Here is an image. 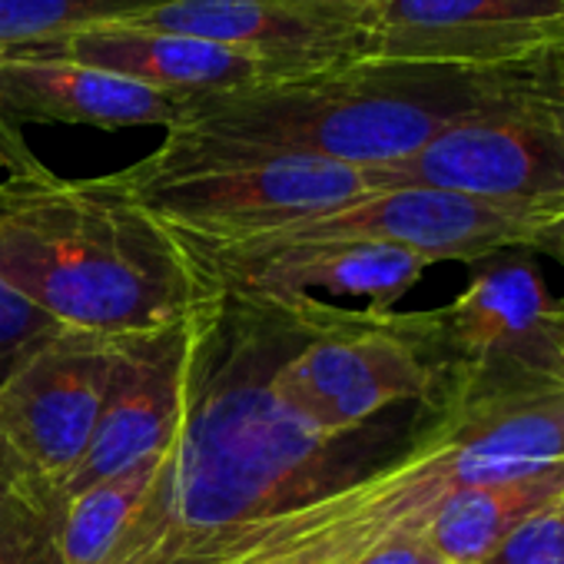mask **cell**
<instances>
[{
  "label": "cell",
  "instance_id": "obj_1",
  "mask_svg": "<svg viewBox=\"0 0 564 564\" xmlns=\"http://www.w3.org/2000/svg\"><path fill=\"white\" fill-rule=\"evenodd\" d=\"M329 313L316 296H246L193 279L183 422L104 564H203L376 468L356 445L369 425L326 435L275 392L279 369Z\"/></svg>",
  "mask_w": 564,
  "mask_h": 564
},
{
  "label": "cell",
  "instance_id": "obj_2",
  "mask_svg": "<svg viewBox=\"0 0 564 564\" xmlns=\"http://www.w3.org/2000/svg\"><path fill=\"white\" fill-rule=\"evenodd\" d=\"M0 279L64 329L123 339L176 323L193 279L120 173H51L0 123Z\"/></svg>",
  "mask_w": 564,
  "mask_h": 564
},
{
  "label": "cell",
  "instance_id": "obj_3",
  "mask_svg": "<svg viewBox=\"0 0 564 564\" xmlns=\"http://www.w3.org/2000/svg\"><path fill=\"white\" fill-rule=\"evenodd\" d=\"M551 61L475 70L415 61H352L333 70L265 80L180 107L186 140L272 156H316L359 170L415 156L448 127L508 107L547 80Z\"/></svg>",
  "mask_w": 564,
  "mask_h": 564
},
{
  "label": "cell",
  "instance_id": "obj_4",
  "mask_svg": "<svg viewBox=\"0 0 564 564\" xmlns=\"http://www.w3.org/2000/svg\"><path fill=\"white\" fill-rule=\"evenodd\" d=\"M120 176L156 223L196 236H252L372 193L359 166L246 153L180 133H166L160 150Z\"/></svg>",
  "mask_w": 564,
  "mask_h": 564
},
{
  "label": "cell",
  "instance_id": "obj_5",
  "mask_svg": "<svg viewBox=\"0 0 564 564\" xmlns=\"http://www.w3.org/2000/svg\"><path fill=\"white\" fill-rule=\"evenodd\" d=\"M409 319L435 372L429 415L564 392V296L524 262L488 269L448 306Z\"/></svg>",
  "mask_w": 564,
  "mask_h": 564
},
{
  "label": "cell",
  "instance_id": "obj_6",
  "mask_svg": "<svg viewBox=\"0 0 564 564\" xmlns=\"http://www.w3.org/2000/svg\"><path fill=\"white\" fill-rule=\"evenodd\" d=\"M275 392L326 435H356L386 409L432 405L435 372L409 313L333 306L275 376Z\"/></svg>",
  "mask_w": 564,
  "mask_h": 564
},
{
  "label": "cell",
  "instance_id": "obj_7",
  "mask_svg": "<svg viewBox=\"0 0 564 564\" xmlns=\"http://www.w3.org/2000/svg\"><path fill=\"white\" fill-rule=\"evenodd\" d=\"M551 87L554 64L528 97L448 127L409 160L366 170L372 193L435 186L505 203H564V113Z\"/></svg>",
  "mask_w": 564,
  "mask_h": 564
},
{
  "label": "cell",
  "instance_id": "obj_8",
  "mask_svg": "<svg viewBox=\"0 0 564 564\" xmlns=\"http://www.w3.org/2000/svg\"><path fill=\"white\" fill-rule=\"evenodd\" d=\"M163 226V223H160ZM189 275L203 286L296 300L313 290L362 296L369 310L392 306L425 275L415 252L359 239H290V236H196L163 226Z\"/></svg>",
  "mask_w": 564,
  "mask_h": 564
},
{
  "label": "cell",
  "instance_id": "obj_9",
  "mask_svg": "<svg viewBox=\"0 0 564 564\" xmlns=\"http://www.w3.org/2000/svg\"><path fill=\"white\" fill-rule=\"evenodd\" d=\"M561 216L564 203H505L435 186H392L252 236L382 242L435 265L445 259L478 262L505 249L531 252L534 239Z\"/></svg>",
  "mask_w": 564,
  "mask_h": 564
},
{
  "label": "cell",
  "instance_id": "obj_10",
  "mask_svg": "<svg viewBox=\"0 0 564 564\" xmlns=\"http://www.w3.org/2000/svg\"><path fill=\"white\" fill-rule=\"evenodd\" d=\"M564 57V0H372L366 61L475 70Z\"/></svg>",
  "mask_w": 564,
  "mask_h": 564
},
{
  "label": "cell",
  "instance_id": "obj_11",
  "mask_svg": "<svg viewBox=\"0 0 564 564\" xmlns=\"http://www.w3.org/2000/svg\"><path fill=\"white\" fill-rule=\"evenodd\" d=\"M110 366L113 339L61 329L0 386V432L57 495L90 448Z\"/></svg>",
  "mask_w": 564,
  "mask_h": 564
},
{
  "label": "cell",
  "instance_id": "obj_12",
  "mask_svg": "<svg viewBox=\"0 0 564 564\" xmlns=\"http://www.w3.org/2000/svg\"><path fill=\"white\" fill-rule=\"evenodd\" d=\"M123 24L232 47L275 80L366 61V8L352 0H173Z\"/></svg>",
  "mask_w": 564,
  "mask_h": 564
},
{
  "label": "cell",
  "instance_id": "obj_13",
  "mask_svg": "<svg viewBox=\"0 0 564 564\" xmlns=\"http://www.w3.org/2000/svg\"><path fill=\"white\" fill-rule=\"evenodd\" d=\"M189 310V306H186ZM189 362L186 313L160 329L113 339V366L90 448L64 488V501L84 488L163 455L183 422Z\"/></svg>",
  "mask_w": 564,
  "mask_h": 564
},
{
  "label": "cell",
  "instance_id": "obj_14",
  "mask_svg": "<svg viewBox=\"0 0 564 564\" xmlns=\"http://www.w3.org/2000/svg\"><path fill=\"white\" fill-rule=\"evenodd\" d=\"M0 57H37V61H70L94 70L117 74L123 80L143 84L180 104L275 80L265 64L232 47L156 31L143 24H94L54 41L28 44Z\"/></svg>",
  "mask_w": 564,
  "mask_h": 564
},
{
  "label": "cell",
  "instance_id": "obj_15",
  "mask_svg": "<svg viewBox=\"0 0 564 564\" xmlns=\"http://www.w3.org/2000/svg\"><path fill=\"white\" fill-rule=\"evenodd\" d=\"M180 100L70 61L0 57V123H77L97 130L176 127Z\"/></svg>",
  "mask_w": 564,
  "mask_h": 564
},
{
  "label": "cell",
  "instance_id": "obj_16",
  "mask_svg": "<svg viewBox=\"0 0 564 564\" xmlns=\"http://www.w3.org/2000/svg\"><path fill=\"white\" fill-rule=\"evenodd\" d=\"M564 495V462L541 471L475 485L452 495L422 528V538L448 564L485 561L521 521L544 511Z\"/></svg>",
  "mask_w": 564,
  "mask_h": 564
},
{
  "label": "cell",
  "instance_id": "obj_17",
  "mask_svg": "<svg viewBox=\"0 0 564 564\" xmlns=\"http://www.w3.org/2000/svg\"><path fill=\"white\" fill-rule=\"evenodd\" d=\"M160 455L143 458L127 471H117L80 495L64 501L61 531H57V554L61 564H104L107 554L123 538L130 518L137 514L140 501L147 498Z\"/></svg>",
  "mask_w": 564,
  "mask_h": 564
},
{
  "label": "cell",
  "instance_id": "obj_18",
  "mask_svg": "<svg viewBox=\"0 0 564 564\" xmlns=\"http://www.w3.org/2000/svg\"><path fill=\"white\" fill-rule=\"evenodd\" d=\"M163 4L173 0H0V54L94 24L137 21Z\"/></svg>",
  "mask_w": 564,
  "mask_h": 564
},
{
  "label": "cell",
  "instance_id": "obj_19",
  "mask_svg": "<svg viewBox=\"0 0 564 564\" xmlns=\"http://www.w3.org/2000/svg\"><path fill=\"white\" fill-rule=\"evenodd\" d=\"M64 498L44 485L0 432V551L61 524Z\"/></svg>",
  "mask_w": 564,
  "mask_h": 564
},
{
  "label": "cell",
  "instance_id": "obj_20",
  "mask_svg": "<svg viewBox=\"0 0 564 564\" xmlns=\"http://www.w3.org/2000/svg\"><path fill=\"white\" fill-rule=\"evenodd\" d=\"M64 326L41 313L34 303L18 296L4 279H0V386L4 379L34 356L44 343H51Z\"/></svg>",
  "mask_w": 564,
  "mask_h": 564
},
{
  "label": "cell",
  "instance_id": "obj_21",
  "mask_svg": "<svg viewBox=\"0 0 564 564\" xmlns=\"http://www.w3.org/2000/svg\"><path fill=\"white\" fill-rule=\"evenodd\" d=\"M478 564H564V495L521 521Z\"/></svg>",
  "mask_w": 564,
  "mask_h": 564
},
{
  "label": "cell",
  "instance_id": "obj_22",
  "mask_svg": "<svg viewBox=\"0 0 564 564\" xmlns=\"http://www.w3.org/2000/svg\"><path fill=\"white\" fill-rule=\"evenodd\" d=\"M356 564H448V561L422 534H409V538H389L369 547Z\"/></svg>",
  "mask_w": 564,
  "mask_h": 564
},
{
  "label": "cell",
  "instance_id": "obj_23",
  "mask_svg": "<svg viewBox=\"0 0 564 564\" xmlns=\"http://www.w3.org/2000/svg\"><path fill=\"white\" fill-rule=\"evenodd\" d=\"M57 528L24 541V544H14L8 551H0V564H61V554H57Z\"/></svg>",
  "mask_w": 564,
  "mask_h": 564
},
{
  "label": "cell",
  "instance_id": "obj_24",
  "mask_svg": "<svg viewBox=\"0 0 564 564\" xmlns=\"http://www.w3.org/2000/svg\"><path fill=\"white\" fill-rule=\"evenodd\" d=\"M531 252L554 259V262L561 265V272H564V216H561V219H554V223H551V226L534 239Z\"/></svg>",
  "mask_w": 564,
  "mask_h": 564
},
{
  "label": "cell",
  "instance_id": "obj_25",
  "mask_svg": "<svg viewBox=\"0 0 564 564\" xmlns=\"http://www.w3.org/2000/svg\"><path fill=\"white\" fill-rule=\"evenodd\" d=\"M554 104H557V110L564 113V57H557L554 61Z\"/></svg>",
  "mask_w": 564,
  "mask_h": 564
},
{
  "label": "cell",
  "instance_id": "obj_26",
  "mask_svg": "<svg viewBox=\"0 0 564 564\" xmlns=\"http://www.w3.org/2000/svg\"><path fill=\"white\" fill-rule=\"evenodd\" d=\"M352 4H362V8H369V4H372V0H352Z\"/></svg>",
  "mask_w": 564,
  "mask_h": 564
}]
</instances>
